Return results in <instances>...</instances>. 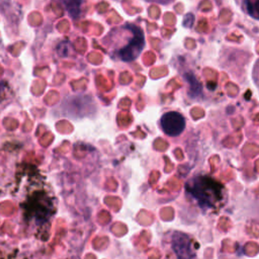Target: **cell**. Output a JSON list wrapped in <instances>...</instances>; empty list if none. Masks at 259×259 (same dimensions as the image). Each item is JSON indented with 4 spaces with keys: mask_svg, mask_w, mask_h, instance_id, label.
<instances>
[{
    "mask_svg": "<svg viewBox=\"0 0 259 259\" xmlns=\"http://www.w3.org/2000/svg\"><path fill=\"white\" fill-rule=\"evenodd\" d=\"M160 125L167 136L177 137L184 131L186 122L181 113L177 111H168L162 115Z\"/></svg>",
    "mask_w": 259,
    "mask_h": 259,
    "instance_id": "cell-3",
    "label": "cell"
},
{
    "mask_svg": "<svg viewBox=\"0 0 259 259\" xmlns=\"http://www.w3.org/2000/svg\"><path fill=\"white\" fill-rule=\"evenodd\" d=\"M65 9L73 17H78L81 12L82 0H59Z\"/></svg>",
    "mask_w": 259,
    "mask_h": 259,
    "instance_id": "cell-6",
    "label": "cell"
},
{
    "mask_svg": "<svg viewBox=\"0 0 259 259\" xmlns=\"http://www.w3.org/2000/svg\"><path fill=\"white\" fill-rule=\"evenodd\" d=\"M124 29L126 41L121 44L115 52L118 59L124 62H131L137 59L142 53L145 46V38L142 29L136 25H125Z\"/></svg>",
    "mask_w": 259,
    "mask_h": 259,
    "instance_id": "cell-2",
    "label": "cell"
},
{
    "mask_svg": "<svg viewBox=\"0 0 259 259\" xmlns=\"http://www.w3.org/2000/svg\"><path fill=\"white\" fill-rule=\"evenodd\" d=\"M252 78H253V81H254L255 85H256L257 88L259 89V58L256 60L254 66H253Z\"/></svg>",
    "mask_w": 259,
    "mask_h": 259,
    "instance_id": "cell-7",
    "label": "cell"
},
{
    "mask_svg": "<svg viewBox=\"0 0 259 259\" xmlns=\"http://www.w3.org/2000/svg\"><path fill=\"white\" fill-rule=\"evenodd\" d=\"M186 192L201 208L211 209L222 204L226 197L223 184L205 174H196L185 184Z\"/></svg>",
    "mask_w": 259,
    "mask_h": 259,
    "instance_id": "cell-1",
    "label": "cell"
},
{
    "mask_svg": "<svg viewBox=\"0 0 259 259\" xmlns=\"http://www.w3.org/2000/svg\"><path fill=\"white\" fill-rule=\"evenodd\" d=\"M237 2L246 14L259 20V0H237Z\"/></svg>",
    "mask_w": 259,
    "mask_h": 259,
    "instance_id": "cell-5",
    "label": "cell"
},
{
    "mask_svg": "<svg viewBox=\"0 0 259 259\" xmlns=\"http://www.w3.org/2000/svg\"><path fill=\"white\" fill-rule=\"evenodd\" d=\"M172 248L177 256V259H192L194 257L191 240L188 235L184 233L175 232L173 234Z\"/></svg>",
    "mask_w": 259,
    "mask_h": 259,
    "instance_id": "cell-4",
    "label": "cell"
},
{
    "mask_svg": "<svg viewBox=\"0 0 259 259\" xmlns=\"http://www.w3.org/2000/svg\"><path fill=\"white\" fill-rule=\"evenodd\" d=\"M149 1H156V2H160V3H168L171 0H149Z\"/></svg>",
    "mask_w": 259,
    "mask_h": 259,
    "instance_id": "cell-8",
    "label": "cell"
}]
</instances>
